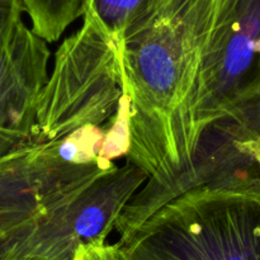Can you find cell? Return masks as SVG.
Returning a JSON list of instances; mask_svg holds the SVG:
<instances>
[{
    "instance_id": "6da1fadb",
    "label": "cell",
    "mask_w": 260,
    "mask_h": 260,
    "mask_svg": "<svg viewBox=\"0 0 260 260\" xmlns=\"http://www.w3.org/2000/svg\"><path fill=\"white\" fill-rule=\"evenodd\" d=\"M223 0H159L121 42L129 151L149 179L122 213L119 239L185 192L193 168L189 111Z\"/></svg>"
},
{
    "instance_id": "7a4b0ae2",
    "label": "cell",
    "mask_w": 260,
    "mask_h": 260,
    "mask_svg": "<svg viewBox=\"0 0 260 260\" xmlns=\"http://www.w3.org/2000/svg\"><path fill=\"white\" fill-rule=\"evenodd\" d=\"M117 244L122 260H260V184L197 185Z\"/></svg>"
},
{
    "instance_id": "3957f363",
    "label": "cell",
    "mask_w": 260,
    "mask_h": 260,
    "mask_svg": "<svg viewBox=\"0 0 260 260\" xmlns=\"http://www.w3.org/2000/svg\"><path fill=\"white\" fill-rule=\"evenodd\" d=\"M124 96L121 47L89 4L83 24L61 42L36 106L32 144L55 142L104 126Z\"/></svg>"
},
{
    "instance_id": "277c9868",
    "label": "cell",
    "mask_w": 260,
    "mask_h": 260,
    "mask_svg": "<svg viewBox=\"0 0 260 260\" xmlns=\"http://www.w3.org/2000/svg\"><path fill=\"white\" fill-rule=\"evenodd\" d=\"M256 112H260V0H223L190 103L194 156L206 129L243 122Z\"/></svg>"
},
{
    "instance_id": "5b68a950",
    "label": "cell",
    "mask_w": 260,
    "mask_h": 260,
    "mask_svg": "<svg viewBox=\"0 0 260 260\" xmlns=\"http://www.w3.org/2000/svg\"><path fill=\"white\" fill-rule=\"evenodd\" d=\"M112 170L103 162L68 161L57 142L28 144L0 157V246L70 205Z\"/></svg>"
},
{
    "instance_id": "8992f818",
    "label": "cell",
    "mask_w": 260,
    "mask_h": 260,
    "mask_svg": "<svg viewBox=\"0 0 260 260\" xmlns=\"http://www.w3.org/2000/svg\"><path fill=\"white\" fill-rule=\"evenodd\" d=\"M149 177L126 159L75 201L8 241L7 248L48 260H74L83 245L104 243Z\"/></svg>"
},
{
    "instance_id": "52a82bcc",
    "label": "cell",
    "mask_w": 260,
    "mask_h": 260,
    "mask_svg": "<svg viewBox=\"0 0 260 260\" xmlns=\"http://www.w3.org/2000/svg\"><path fill=\"white\" fill-rule=\"evenodd\" d=\"M20 0H0V139L32 144L36 106L48 79L51 51L24 19Z\"/></svg>"
},
{
    "instance_id": "ba28073f",
    "label": "cell",
    "mask_w": 260,
    "mask_h": 260,
    "mask_svg": "<svg viewBox=\"0 0 260 260\" xmlns=\"http://www.w3.org/2000/svg\"><path fill=\"white\" fill-rule=\"evenodd\" d=\"M208 144L217 145L240 169L260 175V112L240 123H229Z\"/></svg>"
},
{
    "instance_id": "9c48e42d",
    "label": "cell",
    "mask_w": 260,
    "mask_h": 260,
    "mask_svg": "<svg viewBox=\"0 0 260 260\" xmlns=\"http://www.w3.org/2000/svg\"><path fill=\"white\" fill-rule=\"evenodd\" d=\"M30 28L46 42L60 40L69 25L85 12L86 0H20Z\"/></svg>"
},
{
    "instance_id": "30bf717a",
    "label": "cell",
    "mask_w": 260,
    "mask_h": 260,
    "mask_svg": "<svg viewBox=\"0 0 260 260\" xmlns=\"http://www.w3.org/2000/svg\"><path fill=\"white\" fill-rule=\"evenodd\" d=\"M157 2L159 0H86L85 4L93 8L121 47L127 33L146 18Z\"/></svg>"
},
{
    "instance_id": "8fae6325",
    "label": "cell",
    "mask_w": 260,
    "mask_h": 260,
    "mask_svg": "<svg viewBox=\"0 0 260 260\" xmlns=\"http://www.w3.org/2000/svg\"><path fill=\"white\" fill-rule=\"evenodd\" d=\"M74 260H122L118 244L93 243L83 245L76 251Z\"/></svg>"
},
{
    "instance_id": "7c38bea8",
    "label": "cell",
    "mask_w": 260,
    "mask_h": 260,
    "mask_svg": "<svg viewBox=\"0 0 260 260\" xmlns=\"http://www.w3.org/2000/svg\"><path fill=\"white\" fill-rule=\"evenodd\" d=\"M0 260H48L43 256L33 255V254L22 253L10 248H4L0 250Z\"/></svg>"
},
{
    "instance_id": "4fadbf2b",
    "label": "cell",
    "mask_w": 260,
    "mask_h": 260,
    "mask_svg": "<svg viewBox=\"0 0 260 260\" xmlns=\"http://www.w3.org/2000/svg\"><path fill=\"white\" fill-rule=\"evenodd\" d=\"M18 149H20V147L13 146V145L9 144V142H8V141H5V140L0 139V157L5 156V155L10 154V152L15 151V150H18Z\"/></svg>"
}]
</instances>
